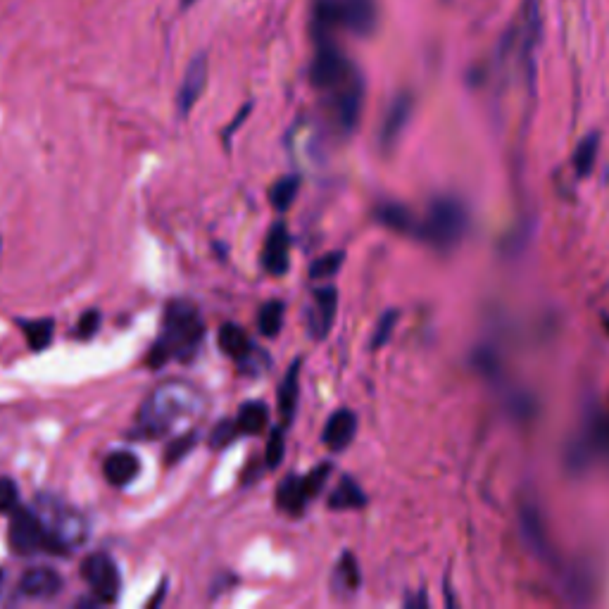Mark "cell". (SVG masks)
<instances>
[{"mask_svg": "<svg viewBox=\"0 0 609 609\" xmlns=\"http://www.w3.org/2000/svg\"><path fill=\"white\" fill-rule=\"evenodd\" d=\"M398 319H400V312L398 310H388L381 315L379 322H376V329L372 334V350H381L384 348L386 343H391V336L395 331V326H398Z\"/></svg>", "mask_w": 609, "mask_h": 609, "instance_id": "29", "label": "cell"}, {"mask_svg": "<svg viewBox=\"0 0 609 609\" xmlns=\"http://www.w3.org/2000/svg\"><path fill=\"white\" fill-rule=\"evenodd\" d=\"M298 191H300V177L298 174H288V177H281L272 188H269V203H272L274 210L286 212L288 207L293 205V200L298 198Z\"/></svg>", "mask_w": 609, "mask_h": 609, "instance_id": "27", "label": "cell"}, {"mask_svg": "<svg viewBox=\"0 0 609 609\" xmlns=\"http://www.w3.org/2000/svg\"><path fill=\"white\" fill-rule=\"evenodd\" d=\"M138 472H141V460H138L134 452H129V450L110 452L108 460H105V464H103L105 479H108L112 486H117V488L129 486V483L138 476Z\"/></svg>", "mask_w": 609, "mask_h": 609, "instance_id": "17", "label": "cell"}, {"mask_svg": "<svg viewBox=\"0 0 609 609\" xmlns=\"http://www.w3.org/2000/svg\"><path fill=\"white\" fill-rule=\"evenodd\" d=\"M364 505H367V495H364L360 483L350 476H343L329 498L331 510H360Z\"/></svg>", "mask_w": 609, "mask_h": 609, "instance_id": "22", "label": "cell"}, {"mask_svg": "<svg viewBox=\"0 0 609 609\" xmlns=\"http://www.w3.org/2000/svg\"><path fill=\"white\" fill-rule=\"evenodd\" d=\"M405 605L407 607H426V605H429V598H426L424 593H419L417 598H407Z\"/></svg>", "mask_w": 609, "mask_h": 609, "instance_id": "36", "label": "cell"}, {"mask_svg": "<svg viewBox=\"0 0 609 609\" xmlns=\"http://www.w3.org/2000/svg\"><path fill=\"white\" fill-rule=\"evenodd\" d=\"M600 141L602 138L598 131H590L586 138H581L579 146H576L574 167H576V174H579V177H588V174L593 172L595 160H598V153H600Z\"/></svg>", "mask_w": 609, "mask_h": 609, "instance_id": "26", "label": "cell"}, {"mask_svg": "<svg viewBox=\"0 0 609 609\" xmlns=\"http://www.w3.org/2000/svg\"><path fill=\"white\" fill-rule=\"evenodd\" d=\"M20 502V488L17 483L8 479V476H0V514H10Z\"/></svg>", "mask_w": 609, "mask_h": 609, "instance_id": "33", "label": "cell"}, {"mask_svg": "<svg viewBox=\"0 0 609 609\" xmlns=\"http://www.w3.org/2000/svg\"><path fill=\"white\" fill-rule=\"evenodd\" d=\"M357 433V414L353 410H338L324 426L322 441L331 452H341L353 443Z\"/></svg>", "mask_w": 609, "mask_h": 609, "instance_id": "14", "label": "cell"}, {"mask_svg": "<svg viewBox=\"0 0 609 609\" xmlns=\"http://www.w3.org/2000/svg\"><path fill=\"white\" fill-rule=\"evenodd\" d=\"M62 590V576L50 567H31L20 579V595L29 600H50Z\"/></svg>", "mask_w": 609, "mask_h": 609, "instance_id": "12", "label": "cell"}, {"mask_svg": "<svg viewBox=\"0 0 609 609\" xmlns=\"http://www.w3.org/2000/svg\"><path fill=\"white\" fill-rule=\"evenodd\" d=\"M467 207L457 198H438L429 207L426 222L419 224V238L438 250H450L467 234Z\"/></svg>", "mask_w": 609, "mask_h": 609, "instance_id": "5", "label": "cell"}, {"mask_svg": "<svg viewBox=\"0 0 609 609\" xmlns=\"http://www.w3.org/2000/svg\"><path fill=\"white\" fill-rule=\"evenodd\" d=\"M310 500L312 498L310 493H307L303 476L298 474H288L286 479L279 483V488H276V505H279V510L291 514V517H300Z\"/></svg>", "mask_w": 609, "mask_h": 609, "instance_id": "16", "label": "cell"}, {"mask_svg": "<svg viewBox=\"0 0 609 609\" xmlns=\"http://www.w3.org/2000/svg\"><path fill=\"white\" fill-rule=\"evenodd\" d=\"M207 74H210V62H207L205 53H198L196 58L188 62L184 81H181V86H179L177 108H179L181 117H186L188 112L196 108L200 96L205 93Z\"/></svg>", "mask_w": 609, "mask_h": 609, "instance_id": "10", "label": "cell"}, {"mask_svg": "<svg viewBox=\"0 0 609 609\" xmlns=\"http://www.w3.org/2000/svg\"><path fill=\"white\" fill-rule=\"evenodd\" d=\"M521 531H524V541L529 543V548L536 552L538 557H543L545 562L555 560V555H552V545L548 541V533H545L543 526V517L533 505L521 507Z\"/></svg>", "mask_w": 609, "mask_h": 609, "instance_id": "15", "label": "cell"}, {"mask_svg": "<svg viewBox=\"0 0 609 609\" xmlns=\"http://www.w3.org/2000/svg\"><path fill=\"white\" fill-rule=\"evenodd\" d=\"M196 441H198L196 431L184 433V436L174 438L172 445H169V448H167V464H177L179 460H184L186 452L193 450V445H196Z\"/></svg>", "mask_w": 609, "mask_h": 609, "instance_id": "34", "label": "cell"}, {"mask_svg": "<svg viewBox=\"0 0 609 609\" xmlns=\"http://www.w3.org/2000/svg\"><path fill=\"white\" fill-rule=\"evenodd\" d=\"M376 222L384 224L386 229L398 231V234H419V222L414 219L410 207L400 203H379L374 207Z\"/></svg>", "mask_w": 609, "mask_h": 609, "instance_id": "18", "label": "cell"}, {"mask_svg": "<svg viewBox=\"0 0 609 609\" xmlns=\"http://www.w3.org/2000/svg\"><path fill=\"white\" fill-rule=\"evenodd\" d=\"M284 315H286V305L281 300H269L260 307L257 312V329L265 338H276L284 329Z\"/></svg>", "mask_w": 609, "mask_h": 609, "instance_id": "25", "label": "cell"}, {"mask_svg": "<svg viewBox=\"0 0 609 609\" xmlns=\"http://www.w3.org/2000/svg\"><path fill=\"white\" fill-rule=\"evenodd\" d=\"M267 422H269V407L265 403H260V400L243 403L236 417L238 433H246V436H257V433H262Z\"/></svg>", "mask_w": 609, "mask_h": 609, "instance_id": "23", "label": "cell"}, {"mask_svg": "<svg viewBox=\"0 0 609 609\" xmlns=\"http://www.w3.org/2000/svg\"><path fill=\"white\" fill-rule=\"evenodd\" d=\"M379 0H312V39L338 31L369 39L379 29Z\"/></svg>", "mask_w": 609, "mask_h": 609, "instance_id": "2", "label": "cell"}, {"mask_svg": "<svg viewBox=\"0 0 609 609\" xmlns=\"http://www.w3.org/2000/svg\"><path fill=\"white\" fill-rule=\"evenodd\" d=\"M39 514L48 524V529L55 533V538H58L67 550H72L74 545H79L86 538L84 519H81L79 512H74L72 507L62 505L60 500L41 498Z\"/></svg>", "mask_w": 609, "mask_h": 609, "instance_id": "8", "label": "cell"}, {"mask_svg": "<svg viewBox=\"0 0 609 609\" xmlns=\"http://www.w3.org/2000/svg\"><path fill=\"white\" fill-rule=\"evenodd\" d=\"M203 338L205 324L198 307L188 300H174L167 305L160 336L148 353V367L160 369L172 360L188 364L198 355Z\"/></svg>", "mask_w": 609, "mask_h": 609, "instance_id": "1", "label": "cell"}, {"mask_svg": "<svg viewBox=\"0 0 609 609\" xmlns=\"http://www.w3.org/2000/svg\"><path fill=\"white\" fill-rule=\"evenodd\" d=\"M0 583H3V569H0Z\"/></svg>", "mask_w": 609, "mask_h": 609, "instance_id": "38", "label": "cell"}, {"mask_svg": "<svg viewBox=\"0 0 609 609\" xmlns=\"http://www.w3.org/2000/svg\"><path fill=\"white\" fill-rule=\"evenodd\" d=\"M81 579L89 583L93 598L103 602V605H110L119 598L122 576H119L115 560L105 552H96V555H89L81 562Z\"/></svg>", "mask_w": 609, "mask_h": 609, "instance_id": "7", "label": "cell"}, {"mask_svg": "<svg viewBox=\"0 0 609 609\" xmlns=\"http://www.w3.org/2000/svg\"><path fill=\"white\" fill-rule=\"evenodd\" d=\"M236 436H238L236 419H222V422H219L215 429L210 431V448L222 450V448H226V445L234 443Z\"/></svg>", "mask_w": 609, "mask_h": 609, "instance_id": "30", "label": "cell"}, {"mask_svg": "<svg viewBox=\"0 0 609 609\" xmlns=\"http://www.w3.org/2000/svg\"><path fill=\"white\" fill-rule=\"evenodd\" d=\"M412 110H414L412 93L403 91L391 100V105H388V110L384 115V122H381V131H379L381 148H384L386 153H388V150H393L395 143L400 141V136H403L405 127L410 124Z\"/></svg>", "mask_w": 609, "mask_h": 609, "instance_id": "9", "label": "cell"}, {"mask_svg": "<svg viewBox=\"0 0 609 609\" xmlns=\"http://www.w3.org/2000/svg\"><path fill=\"white\" fill-rule=\"evenodd\" d=\"M288 265H291V236H288L284 222H276L265 241V250H262V267L267 269V274L284 276Z\"/></svg>", "mask_w": 609, "mask_h": 609, "instance_id": "11", "label": "cell"}, {"mask_svg": "<svg viewBox=\"0 0 609 609\" xmlns=\"http://www.w3.org/2000/svg\"><path fill=\"white\" fill-rule=\"evenodd\" d=\"M200 405L203 403H200L196 388L186 384L160 386L158 391L150 393V398L143 403L141 412H138L136 436H141L143 441L165 436L177 419L200 410Z\"/></svg>", "mask_w": 609, "mask_h": 609, "instance_id": "3", "label": "cell"}, {"mask_svg": "<svg viewBox=\"0 0 609 609\" xmlns=\"http://www.w3.org/2000/svg\"><path fill=\"white\" fill-rule=\"evenodd\" d=\"M298 391H300V360H293L291 367L281 381L279 391H276V398H279V412H281V422L288 426L293 422L295 407H298Z\"/></svg>", "mask_w": 609, "mask_h": 609, "instance_id": "20", "label": "cell"}, {"mask_svg": "<svg viewBox=\"0 0 609 609\" xmlns=\"http://www.w3.org/2000/svg\"><path fill=\"white\" fill-rule=\"evenodd\" d=\"M8 543L15 555H67V548L62 545L55 533L48 529L39 512L31 507H15L10 512V526H8Z\"/></svg>", "mask_w": 609, "mask_h": 609, "instance_id": "4", "label": "cell"}, {"mask_svg": "<svg viewBox=\"0 0 609 609\" xmlns=\"http://www.w3.org/2000/svg\"><path fill=\"white\" fill-rule=\"evenodd\" d=\"M326 96V108H329L331 117H334L336 129L341 134H353L357 129L362 115V103H364V77L357 74L350 81H345L338 89L324 93Z\"/></svg>", "mask_w": 609, "mask_h": 609, "instance_id": "6", "label": "cell"}, {"mask_svg": "<svg viewBox=\"0 0 609 609\" xmlns=\"http://www.w3.org/2000/svg\"><path fill=\"white\" fill-rule=\"evenodd\" d=\"M284 452H286V438H284V429H274L272 436H269L267 448H265V464L267 469H276L284 460Z\"/></svg>", "mask_w": 609, "mask_h": 609, "instance_id": "31", "label": "cell"}, {"mask_svg": "<svg viewBox=\"0 0 609 609\" xmlns=\"http://www.w3.org/2000/svg\"><path fill=\"white\" fill-rule=\"evenodd\" d=\"M196 3V0H181V5H184V8H188V5H193Z\"/></svg>", "mask_w": 609, "mask_h": 609, "instance_id": "37", "label": "cell"}, {"mask_svg": "<svg viewBox=\"0 0 609 609\" xmlns=\"http://www.w3.org/2000/svg\"><path fill=\"white\" fill-rule=\"evenodd\" d=\"M360 564H357V557L350 550H345L341 555V560L336 564L334 571V588L343 590V593H355L360 588Z\"/></svg>", "mask_w": 609, "mask_h": 609, "instance_id": "24", "label": "cell"}, {"mask_svg": "<svg viewBox=\"0 0 609 609\" xmlns=\"http://www.w3.org/2000/svg\"><path fill=\"white\" fill-rule=\"evenodd\" d=\"M17 329L22 331L24 338H27L29 348L34 350V353H41V350H46L50 341H53L55 334V322L50 317L43 319H17Z\"/></svg>", "mask_w": 609, "mask_h": 609, "instance_id": "21", "label": "cell"}, {"mask_svg": "<svg viewBox=\"0 0 609 609\" xmlns=\"http://www.w3.org/2000/svg\"><path fill=\"white\" fill-rule=\"evenodd\" d=\"M605 324H607V331H609V317H607V319H605Z\"/></svg>", "mask_w": 609, "mask_h": 609, "instance_id": "39", "label": "cell"}, {"mask_svg": "<svg viewBox=\"0 0 609 609\" xmlns=\"http://www.w3.org/2000/svg\"><path fill=\"white\" fill-rule=\"evenodd\" d=\"M312 298H315V307L310 312V334L315 338H326L336 319L338 293L334 286H322L315 288Z\"/></svg>", "mask_w": 609, "mask_h": 609, "instance_id": "13", "label": "cell"}, {"mask_svg": "<svg viewBox=\"0 0 609 609\" xmlns=\"http://www.w3.org/2000/svg\"><path fill=\"white\" fill-rule=\"evenodd\" d=\"M248 112H250V105H246V108H243L241 112H238V117L234 119V122H231V127H226V129H224V141H229V136L234 134V131H236L238 127H241V124H243V119L248 117Z\"/></svg>", "mask_w": 609, "mask_h": 609, "instance_id": "35", "label": "cell"}, {"mask_svg": "<svg viewBox=\"0 0 609 609\" xmlns=\"http://www.w3.org/2000/svg\"><path fill=\"white\" fill-rule=\"evenodd\" d=\"M100 322H103L100 310L81 312V317L77 319V331H74V334H77L79 341H91V338L100 331Z\"/></svg>", "mask_w": 609, "mask_h": 609, "instance_id": "32", "label": "cell"}, {"mask_svg": "<svg viewBox=\"0 0 609 609\" xmlns=\"http://www.w3.org/2000/svg\"><path fill=\"white\" fill-rule=\"evenodd\" d=\"M217 343H219V350H222L224 355H229L231 360H236V364L241 360H246V357L253 353V348H255L246 331H243L241 326L234 322H226L219 326Z\"/></svg>", "mask_w": 609, "mask_h": 609, "instance_id": "19", "label": "cell"}, {"mask_svg": "<svg viewBox=\"0 0 609 609\" xmlns=\"http://www.w3.org/2000/svg\"><path fill=\"white\" fill-rule=\"evenodd\" d=\"M345 260L343 250H334V253H326L319 257V260L312 262L310 267V276L312 279H331V276H336L341 272Z\"/></svg>", "mask_w": 609, "mask_h": 609, "instance_id": "28", "label": "cell"}]
</instances>
